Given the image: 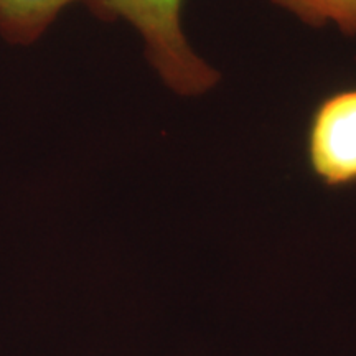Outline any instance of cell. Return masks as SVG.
Here are the masks:
<instances>
[{"mask_svg":"<svg viewBox=\"0 0 356 356\" xmlns=\"http://www.w3.org/2000/svg\"><path fill=\"white\" fill-rule=\"evenodd\" d=\"M185 0H88L102 20H122L140 35L145 55L167 88L180 96L210 91L220 73L193 51L181 26Z\"/></svg>","mask_w":356,"mask_h":356,"instance_id":"obj_1","label":"cell"},{"mask_svg":"<svg viewBox=\"0 0 356 356\" xmlns=\"http://www.w3.org/2000/svg\"><path fill=\"white\" fill-rule=\"evenodd\" d=\"M74 2L78 0H0V37L15 44L37 42Z\"/></svg>","mask_w":356,"mask_h":356,"instance_id":"obj_3","label":"cell"},{"mask_svg":"<svg viewBox=\"0 0 356 356\" xmlns=\"http://www.w3.org/2000/svg\"><path fill=\"white\" fill-rule=\"evenodd\" d=\"M305 155L322 184L356 185V86L333 91L315 106L307 124Z\"/></svg>","mask_w":356,"mask_h":356,"instance_id":"obj_2","label":"cell"},{"mask_svg":"<svg viewBox=\"0 0 356 356\" xmlns=\"http://www.w3.org/2000/svg\"><path fill=\"white\" fill-rule=\"evenodd\" d=\"M269 2L307 25H333L343 35L356 37V0H269Z\"/></svg>","mask_w":356,"mask_h":356,"instance_id":"obj_4","label":"cell"}]
</instances>
